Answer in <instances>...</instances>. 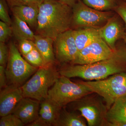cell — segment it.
<instances>
[{
    "label": "cell",
    "instance_id": "obj_1",
    "mask_svg": "<svg viewBox=\"0 0 126 126\" xmlns=\"http://www.w3.org/2000/svg\"><path fill=\"white\" fill-rule=\"evenodd\" d=\"M126 72V47L116 49L112 56L104 60L89 64H76L63 68L61 76L79 78L86 80H99L113 75Z\"/></svg>",
    "mask_w": 126,
    "mask_h": 126
},
{
    "label": "cell",
    "instance_id": "obj_2",
    "mask_svg": "<svg viewBox=\"0 0 126 126\" xmlns=\"http://www.w3.org/2000/svg\"><path fill=\"white\" fill-rule=\"evenodd\" d=\"M39 7L38 34L54 39L60 34L70 29L72 7L59 0H44Z\"/></svg>",
    "mask_w": 126,
    "mask_h": 126
},
{
    "label": "cell",
    "instance_id": "obj_3",
    "mask_svg": "<svg viewBox=\"0 0 126 126\" xmlns=\"http://www.w3.org/2000/svg\"><path fill=\"white\" fill-rule=\"evenodd\" d=\"M52 65L39 68L31 78L21 86L24 97L40 102L47 98L50 88L60 77L59 72Z\"/></svg>",
    "mask_w": 126,
    "mask_h": 126
},
{
    "label": "cell",
    "instance_id": "obj_4",
    "mask_svg": "<svg viewBox=\"0 0 126 126\" xmlns=\"http://www.w3.org/2000/svg\"><path fill=\"white\" fill-rule=\"evenodd\" d=\"M92 93L82 81L74 82L70 81L69 78L60 75L50 89L47 98L62 108L68 104L78 101Z\"/></svg>",
    "mask_w": 126,
    "mask_h": 126
},
{
    "label": "cell",
    "instance_id": "obj_5",
    "mask_svg": "<svg viewBox=\"0 0 126 126\" xmlns=\"http://www.w3.org/2000/svg\"><path fill=\"white\" fill-rule=\"evenodd\" d=\"M82 82L92 92L103 98L108 110L118 99L126 94V72L101 80Z\"/></svg>",
    "mask_w": 126,
    "mask_h": 126
},
{
    "label": "cell",
    "instance_id": "obj_6",
    "mask_svg": "<svg viewBox=\"0 0 126 126\" xmlns=\"http://www.w3.org/2000/svg\"><path fill=\"white\" fill-rule=\"evenodd\" d=\"M72 26L74 28H99L113 16L109 11L97 10L79 0L72 7Z\"/></svg>",
    "mask_w": 126,
    "mask_h": 126
},
{
    "label": "cell",
    "instance_id": "obj_7",
    "mask_svg": "<svg viewBox=\"0 0 126 126\" xmlns=\"http://www.w3.org/2000/svg\"><path fill=\"white\" fill-rule=\"evenodd\" d=\"M9 48V59L6 68L7 79L11 84L19 85L33 74L38 68L23 58L14 43H10Z\"/></svg>",
    "mask_w": 126,
    "mask_h": 126
},
{
    "label": "cell",
    "instance_id": "obj_8",
    "mask_svg": "<svg viewBox=\"0 0 126 126\" xmlns=\"http://www.w3.org/2000/svg\"><path fill=\"white\" fill-rule=\"evenodd\" d=\"M87 95L74 102V108L81 112L88 126H105L108 111L107 106L96 98L87 97Z\"/></svg>",
    "mask_w": 126,
    "mask_h": 126
},
{
    "label": "cell",
    "instance_id": "obj_9",
    "mask_svg": "<svg viewBox=\"0 0 126 126\" xmlns=\"http://www.w3.org/2000/svg\"><path fill=\"white\" fill-rule=\"evenodd\" d=\"M115 51L101 38H99L79 50L72 63L83 65L96 63L110 58Z\"/></svg>",
    "mask_w": 126,
    "mask_h": 126
},
{
    "label": "cell",
    "instance_id": "obj_10",
    "mask_svg": "<svg viewBox=\"0 0 126 126\" xmlns=\"http://www.w3.org/2000/svg\"><path fill=\"white\" fill-rule=\"evenodd\" d=\"M54 46L55 56L60 63H72L77 58L79 50L73 30L70 29L59 35L54 39Z\"/></svg>",
    "mask_w": 126,
    "mask_h": 126
},
{
    "label": "cell",
    "instance_id": "obj_11",
    "mask_svg": "<svg viewBox=\"0 0 126 126\" xmlns=\"http://www.w3.org/2000/svg\"><path fill=\"white\" fill-rule=\"evenodd\" d=\"M24 97L21 87L15 84L6 86L0 90V116L12 113L19 102Z\"/></svg>",
    "mask_w": 126,
    "mask_h": 126
},
{
    "label": "cell",
    "instance_id": "obj_12",
    "mask_svg": "<svg viewBox=\"0 0 126 126\" xmlns=\"http://www.w3.org/2000/svg\"><path fill=\"white\" fill-rule=\"evenodd\" d=\"M100 36L113 50H116L115 44L119 39L124 38L126 35L124 28L119 19L113 16L105 25L99 28Z\"/></svg>",
    "mask_w": 126,
    "mask_h": 126
},
{
    "label": "cell",
    "instance_id": "obj_13",
    "mask_svg": "<svg viewBox=\"0 0 126 126\" xmlns=\"http://www.w3.org/2000/svg\"><path fill=\"white\" fill-rule=\"evenodd\" d=\"M40 102L36 99L24 97L16 106L12 113L25 124H29L39 117Z\"/></svg>",
    "mask_w": 126,
    "mask_h": 126
},
{
    "label": "cell",
    "instance_id": "obj_14",
    "mask_svg": "<svg viewBox=\"0 0 126 126\" xmlns=\"http://www.w3.org/2000/svg\"><path fill=\"white\" fill-rule=\"evenodd\" d=\"M105 126L126 123V94L118 99L108 110Z\"/></svg>",
    "mask_w": 126,
    "mask_h": 126
},
{
    "label": "cell",
    "instance_id": "obj_15",
    "mask_svg": "<svg viewBox=\"0 0 126 126\" xmlns=\"http://www.w3.org/2000/svg\"><path fill=\"white\" fill-rule=\"evenodd\" d=\"M13 15L16 16L26 22L30 27L37 28L39 7L38 6L21 5L11 8Z\"/></svg>",
    "mask_w": 126,
    "mask_h": 126
},
{
    "label": "cell",
    "instance_id": "obj_16",
    "mask_svg": "<svg viewBox=\"0 0 126 126\" xmlns=\"http://www.w3.org/2000/svg\"><path fill=\"white\" fill-rule=\"evenodd\" d=\"M35 47L42 55L46 64H53L55 61L54 51V39L37 34L34 40Z\"/></svg>",
    "mask_w": 126,
    "mask_h": 126
},
{
    "label": "cell",
    "instance_id": "obj_17",
    "mask_svg": "<svg viewBox=\"0 0 126 126\" xmlns=\"http://www.w3.org/2000/svg\"><path fill=\"white\" fill-rule=\"evenodd\" d=\"M75 43L79 51L101 38L99 28H84L73 30Z\"/></svg>",
    "mask_w": 126,
    "mask_h": 126
},
{
    "label": "cell",
    "instance_id": "obj_18",
    "mask_svg": "<svg viewBox=\"0 0 126 126\" xmlns=\"http://www.w3.org/2000/svg\"><path fill=\"white\" fill-rule=\"evenodd\" d=\"M41 102L39 110L40 117L51 126H53L58 117L62 108L48 98Z\"/></svg>",
    "mask_w": 126,
    "mask_h": 126
},
{
    "label": "cell",
    "instance_id": "obj_19",
    "mask_svg": "<svg viewBox=\"0 0 126 126\" xmlns=\"http://www.w3.org/2000/svg\"><path fill=\"white\" fill-rule=\"evenodd\" d=\"M11 26L12 33L18 41L23 39H34L35 35L27 23L16 16L14 15Z\"/></svg>",
    "mask_w": 126,
    "mask_h": 126
},
{
    "label": "cell",
    "instance_id": "obj_20",
    "mask_svg": "<svg viewBox=\"0 0 126 126\" xmlns=\"http://www.w3.org/2000/svg\"><path fill=\"white\" fill-rule=\"evenodd\" d=\"M55 126H86L81 116L73 112L61 109L58 117L53 125Z\"/></svg>",
    "mask_w": 126,
    "mask_h": 126
},
{
    "label": "cell",
    "instance_id": "obj_21",
    "mask_svg": "<svg viewBox=\"0 0 126 126\" xmlns=\"http://www.w3.org/2000/svg\"><path fill=\"white\" fill-rule=\"evenodd\" d=\"M86 5L97 10L107 11L114 10L117 6L116 0H81Z\"/></svg>",
    "mask_w": 126,
    "mask_h": 126
},
{
    "label": "cell",
    "instance_id": "obj_22",
    "mask_svg": "<svg viewBox=\"0 0 126 126\" xmlns=\"http://www.w3.org/2000/svg\"><path fill=\"white\" fill-rule=\"evenodd\" d=\"M24 57L27 62L36 67H41L46 65L42 55L36 47Z\"/></svg>",
    "mask_w": 126,
    "mask_h": 126
},
{
    "label": "cell",
    "instance_id": "obj_23",
    "mask_svg": "<svg viewBox=\"0 0 126 126\" xmlns=\"http://www.w3.org/2000/svg\"><path fill=\"white\" fill-rule=\"evenodd\" d=\"M0 126H23L25 124L13 113L1 117Z\"/></svg>",
    "mask_w": 126,
    "mask_h": 126
},
{
    "label": "cell",
    "instance_id": "obj_24",
    "mask_svg": "<svg viewBox=\"0 0 126 126\" xmlns=\"http://www.w3.org/2000/svg\"><path fill=\"white\" fill-rule=\"evenodd\" d=\"M12 33L11 25L0 21V42L5 43L9 40Z\"/></svg>",
    "mask_w": 126,
    "mask_h": 126
},
{
    "label": "cell",
    "instance_id": "obj_25",
    "mask_svg": "<svg viewBox=\"0 0 126 126\" xmlns=\"http://www.w3.org/2000/svg\"><path fill=\"white\" fill-rule=\"evenodd\" d=\"M19 47L20 52L24 56L33 50L35 45L33 41L23 39L19 41Z\"/></svg>",
    "mask_w": 126,
    "mask_h": 126
},
{
    "label": "cell",
    "instance_id": "obj_26",
    "mask_svg": "<svg viewBox=\"0 0 126 126\" xmlns=\"http://www.w3.org/2000/svg\"><path fill=\"white\" fill-rule=\"evenodd\" d=\"M44 0H6L8 5L11 7L21 5L39 6Z\"/></svg>",
    "mask_w": 126,
    "mask_h": 126
},
{
    "label": "cell",
    "instance_id": "obj_27",
    "mask_svg": "<svg viewBox=\"0 0 126 126\" xmlns=\"http://www.w3.org/2000/svg\"><path fill=\"white\" fill-rule=\"evenodd\" d=\"M6 0H0V19L1 20L11 25L12 20L9 14Z\"/></svg>",
    "mask_w": 126,
    "mask_h": 126
},
{
    "label": "cell",
    "instance_id": "obj_28",
    "mask_svg": "<svg viewBox=\"0 0 126 126\" xmlns=\"http://www.w3.org/2000/svg\"><path fill=\"white\" fill-rule=\"evenodd\" d=\"M9 48L5 43L0 42V65L5 66L8 62Z\"/></svg>",
    "mask_w": 126,
    "mask_h": 126
},
{
    "label": "cell",
    "instance_id": "obj_29",
    "mask_svg": "<svg viewBox=\"0 0 126 126\" xmlns=\"http://www.w3.org/2000/svg\"><path fill=\"white\" fill-rule=\"evenodd\" d=\"M114 10L126 25V2L124 1L119 3Z\"/></svg>",
    "mask_w": 126,
    "mask_h": 126
},
{
    "label": "cell",
    "instance_id": "obj_30",
    "mask_svg": "<svg viewBox=\"0 0 126 126\" xmlns=\"http://www.w3.org/2000/svg\"><path fill=\"white\" fill-rule=\"evenodd\" d=\"M6 73L4 66L0 65V90L6 86Z\"/></svg>",
    "mask_w": 126,
    "mask_h": 126
},
{
    "label": "cell",
    "instance_id": "obj_31",
    "mask_svg": "<svg viewBox=\"0 0 126 126\" xmlns=\"http://www.w3.org/2000/svg\"><path fill=\"white\" fill-rule=\"evenodd\" d=\"M28 126H51L50 124L41 119L40 117L35 120L31 123L29 124Z\"/></svg>",
    "mask_w": 126,
    "mask_h": 126
},
{
    "label": "cell",
    "instance_id": "obj_32",
    "mask_svg": "<svg viewBox=\"0 0 126 126\" xmlns=\"http://www.w3.org/2000/svg\"><path fill=\"white\" fill-rule=\"evenodd\" d=\"M79 0H59L62 3L69 6L70 7H72Z\"/></svg>",
    "mask_w": 126,
    "mask_h": 126
},
{
    "label": "cell",
    "instance_id": "obj_33",
    "mask_svg": "<svg viewBox=\"0 0 126 126\" xmlns=\"http://www.w3.org/2000/svg\"><path fill=\"white\" fill-rule=\"evenodd\" d=\"M123 39H124V40L125 41V43H126V35H125V36H124V38Z\"/></svg>",
    "mask_w": 126,
    "mask_h": 126
},
{
    "label": "cell",
    "instance_id": "obj_34",
    "mask_svg": "<svg viewBox=\"0 0 126 126\" xmlns=\"http://www.w3.org/2000/svg\"><path fill=\"white\" fill-rule=\"evenodd\" d=\"M124 2H126V0H124Z\"/></svg>",
    "mask_w": 126,
    "mask_h": 126
}]
</instances>
